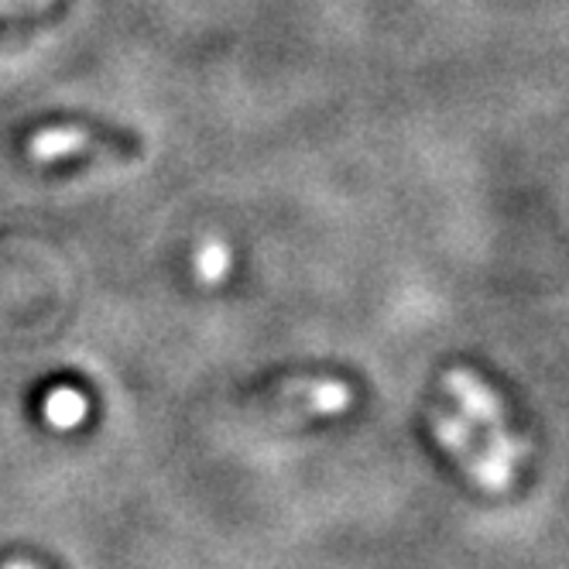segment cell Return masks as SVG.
Returning a JSON list of instances; mask_svg holds the SVG:
<instances>
[{
  "mask_svg": "<svg viewBox=\"0 0 569 569\" xmlns=\"http://www.w3.org/2000/svg\"><path fill=\"white\" fill-rule=\"evenodd\" d=\"M28 154L38 161H56V158H113L128 161L141 154V141L128 131H100V128H79V124H62V128H46L28 141Z\"/></svg>",
  "mask_w": 569,
  "mask_h": 569,
  "instance_id": "cell-1",
  "label": "cell"
},
{
  "mask_svg": "<svg viewBox=\"0 0 569 569\" xmlns=\"http://www.w3.org/2000/svg\"><path fill=\"white\" fill-rule=\"evenodd\" d=\"M432 429H436V439L446 446V450H453L460 457V463L467 467V473H473L477 483L491 487V491H505V487L511 483V463H505L495 453H483L460 419L432 416Z\"/></svg>",
  "mask_w": 569,
  "mask_h": 569,
  "instance_id": "cell-2",
  "label": "cell"
},
{
  "mask_svg": "<svg viewBox=\"0 0 569 569\" xmlns=\"http://www.w3.org/2000/svg\"><path fill=\"white\" fill-rule=\"evenodd\" d=\"M350 388L343 381H292L284 385L278 401L299 412H316V416H340L350 405Z\"/></svg>",
  "mask_w": 569,
  "mask_h": 569,
  "instance_id": "cell-3",
  "label": "cell"
},
{
  "mask_svg": "<svg viewBox=\"0 0 569 569\" xmlns=\"http://www.w3.org/2000/svg\"><path fill=\"white\" fill-rule=\"evenodd\" d=\"M446 388H450V395L460 401V409L473 422L487 426V432H491V429H505V409H501V401L495 398V391L487 388L483 381H477L467 371H453V375H446Z\"/></svg>",
  "mask_w": 569,
  "mask_h": 569,
  "instance_id": "cell-4",
  "label": "cell"
},
{
  "mask_svg": "<svg viewBox=\"0 0 569 569\" xmlns=\"http://www.w3.org/2000/svg\"><path fill=\"white\" fill-rule=\"evenodd\" d=\"M87 412H90V405L76 388H56L46 398V419L56 429H76L79 422L87 419Z\"/></svg>",
  "mask_w": 569,
  "mask_h": 569,
  "instance_id": "cell-5",
  "label": "cell"
},
{
  "mask_svg": "<svg viewBox=\"0 0 569 569\" xmlns=\"http://www.w3.org/2000/svg\"><path fill=\"white\" fill-rule=\"evenodd\" d=\"M230 271V248L220 240H207V243H199V251H196V278L199 281H207V284H217L223 281Z\"/></svg>",
  "mask_w": 569,
  "mask_h": 569,
  "instance_id": "cell-6",
  "label": "cell"
},
{
  "mask_svg": "<svg viewBox=\"0 0 569 569\" xmlns=\"http://www.w3.org/2000/svg\"><path fill=\"white\" fill-rule=\"evenodd\" d=\"M38 28H46L38 14H24V18H11V21H0V46H14L31 38Z\"/></svg>",
  "mask_w": 569,
  "mask_h": 569,
  "instance_id": "cell-7",
  "label": "cell"
},
{
  "mask_svg": "<svg viewBox=\"0 0 569 569\" xmlns=\"http://www.w3.org/2000/svg\"><path fill=\"white\" fill-rule=\"evenodd\" d=\"M487 439H491V446H495V457H501L505 463H515V460H521L528 453V442H521L508 429H491V432H487Z\"/></svg>",
  "mask_w": 569,
  "mask_h": 569,
  "instance_id": "cell-8",
  "label": "cell"
},
{
  "mask_svg": "<svg viewBox=\"0 0 569 569\" xmlns=\"http://www.w3.org/2000/svg\"><path fill=\"white\" fill-rule=\"evenodd\" d=\"M4 569H34V566H28V562H8Z\"/></svg>",
  "mask_w": 569,
  "mask_h": 569,
  "instance_id": "cell-9",
  "label": "cell"
}]
</instances>
